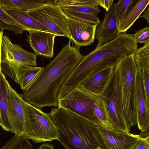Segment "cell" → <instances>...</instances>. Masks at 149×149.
Here are the masks:
<instances>
[{
	"mask_svg": "<svg viewBox=\"0 0 149 149\" xmlns=\"http://www.w3.org/2000/svg\"><path fill=\"white\" fill-rule=\"evenodd\" d=\"M26 13L57 36L70 39L66 24L67 16L54 1H45L42 5Z\"/></svg>",
	"mask_w": 149,
	"mask_h": 149,
	"instance_id": "obj_9",
	"label": "cell"
},
{
	"mask_svg": "<svg viewBox=\"0 0 149 149\" xmlns=\"http://www.w3.org/2000/svg\"><path fill=\"white\" fill-rule=\"evenodd\" d=\"M138 68L149 71V42L137 48L133 55Z\"/></svg>",
	"mask_w": 149,
	"mask_h": 149,
	"instance_id": "obj_23",
	"label": "cell"
},
{
	"mask_svg": "<svg viewBox=\"0 0 149 149\" xmlns=\"http://www.w3.org/2000/svg\"><path fill=\"white\" fill-rule=\"evenodd\" d=\"M137 43L133 35L121 33L109 42L84 56L66 79L72 88L78 87L85 79L107 68L115 66L126 56L134 54Z\"/></svg>",
	"mask_w": 149,
	"mask_h": 149,
	"instance_id": "obj_2",
	"label": "cell"
},
{
	"mask_svg": "<svg viewBox=\"0 0 149 149\" xmlns=\"http://www.w3.org/2000/svg\"><path fill=\"white\" fill-rule=\"evenodd\" d=\"M62 8L65 15L70 18L85 21L96 25H98L100 23L97 16L84 13L63 7Z\"/></svg>",
	"mask_w": 149,
	"mask_h": 149,
	"instance_id": "obj_24",
	"label": "cell"
},
{
	"mask_svg": "<svg viewBox=\"0 0 149 149\" xmlns=\"http://www.w3.org/2000/svg\"><path fill=\"white\" fill-rule=\"evenodd\" d=\"M149 4V0L138 1L129 13L118 22L120 33H124L130 29Z\"/></svg>",
	"mask_w": 149,
	"mask_h": 149,
	"instance_id": "obj_19",
	"label": "cell"
},
{
	"mask_svg": "<svg viewBox=\"0 0 149 149\" xmlns=\"http://www.w3.org/2000/svg\"><path fill=\"white\" fill-rule=\"evenodd\" d=\"M94 111L96 116L102 125L111 129L109 123L105 105L102 100L100 97H98L95 102Z\"/></svg>",
	"mask_w": 149,
	"mask_h": 149,
	"instance_id": "obj_27",
	"label": "cell"
},
{
	"mask_svg": "<svg viewBox=\"0 0 149 149\" xmlns=\"http://www.w3.org/2000/svg\"><path fill=\"white\" fill-rule=\"evenodd\" d=\"M26 41L35 53L47 58L54 55V48L55 34L48 32L36 30L27 31Z\"/></svg>",
	"mask_w": 149,
	"mask_h": 149,
	"instance_id": "obj_14",
	"label": "cell"
},
{
	"mask_svg": "<svg viewBox=\"0 0 149 149\" xmlns=\"http://www.w3.org/2000/svg\"><path fill=\"white\" fill-rule=\"evenodd\" d=\"M4 10L23 27L24 31L36 30L54 34L26 12L10 9Z\"/></svg>",
	"mask_w": 149,
	"mask_h": 149,
	"instance_id": "obj_18",
	"label": "cell"
},
{
	"mask_svg": "<svg viewBox=\"0 0 149 149\" xmlns=\"http://www.w3.org/2000/svg\"><path fill=\"white\" fill-rule=\"evenodd\" d=\"M137 43L146 44L149 42V27L146 26L139 30L136 31L133 35Z\"/></svg>",
	"mask_w": 149,
	"mask_h": 149,
	"instance_id": "obj_30",
	"label": "cell"
},
{
	"mask_svg": "<svg viewBox=\"0 0 149 149\" xmlns=\"http://www.w3.org/2000/svg\"><path fill=\"white\" fill-rule=\"evenodd\" d=\"M97 128L107 149H134L142 138L139 135L115 130L103 125Z\"/></svg>",
	"mask_w": 149,
	"mask_h": 149,
	"instance_id": "obj_11",
	"label": "cell"
},
{
	"mask_svg": "<svg viewBox=\"0 0 149 149\" xmlns=\"http://www.w3.org/2000/svg\"><path fill=\"white\" fill-rule=\"evenodd\" d=\"M48 114L58 132V140L65 149H107L97 126L58 107Z\"/></svg>",
	"mask_w": 149,
	"mask_h": 149,
	"instance_id": "obj_3",
	"label": "cell"
},
{
	"mask_svg": "<svg viewBox=\"0 0 149 149\" xmlns=\"http://www.w3.org/2000/svg\"><path fill=\"white\" fill-rule=\"evenodd\" d=\"M113 3L109 10L106 12L103 19L96 27L95 38L98 42L96 48L107 44L115 38L120 33Z\"/></svg>",
	"mask_w": 149,
	"mask_h": 149,
	"instance_id": "obj_13",
	"label": "cell"
},
{
	"mask_svg": "<svg viewBox=\"0 0 149 149\" xmlns=\"http://www.w3.org/2000/svg\"><path fill=\"white\" fill-rule=\"evenodd\" d=\"M66 24L70 36L69 41L80 47L93 43L97 25L67 16Z\"/></svg>",
	"mask_w": 149,
	"mask_h": 149,
	"instance_id": "obj_12",
	"label": "cell"
},
{
	"mask_svg": "<svg viewBox=\"0 0 149 149\" xmlns=\"http://www.w3.org/2000/svg\"><path fill=\"white\" fill-rule=\"evenodd\" d=\"M0 149H33L28 139L15 134Z\"/></svg>",
	"mask_w": 149,
	"mask_h": 149,
	"instance_id": "obj_25",
	"label": "cell"
},
{
	"mask_svg": "<svg viewBox=\"0 0 149 149\" xmlns=\"http://www.w3.org/2000/svg\"><path fill=\"white\" fill-rule=\"evenodd\" d=\"M44 0H0V6L4 9L17 10L25 12L43 5Z\"/></svg>",
	"mask_w": 149,
	"mask_h": 149,
	"instance_id": "obj_20",
	"label": "cell"
},
{
	"mask_svg": "<svg viewBox=\"0 0 149 149\" xmlns=\"http://www.w3.org/2000/svg\"><path fill=\"white\" fill-rule=\"evenodd\" d=\"M143 92L147 105L149 107V71L141 70Z\"/></svg>",
	"mask_w": 149,
	"mask_h": 149,
	"instance_id": "obj_29",
	"label": "cell"
},
{
	"mask_svg": "<svg viewBox=\"0 0 149 149\" xmlns=\"http://www.w3.org/2000/svg\"><path fill=\"white\" fill-rule=\"evenodd\" d=\"M0 29L3 32L8 30L16 35L22 33L24 31L23 27L7 13L0 6Z\"/></svg>",
	"mask_w": 149,
	"mask_h": 149,
	"instance_id": "obj_22",
	"label": "cell"
},
{
	"mask_svg": "<svg viewBox=\"0 0 149 149\" xmlns=\"http://www.w3.org/2000/svg\"><path fill=\"white\" fill-rule=\"evenodd\" d=\"M8 82L2 71L0 70V125L4 130L10 132L11 128L8 114Z\"/></svg>",
	"mask_w": 149,
	"mask_h": 149,
	"instance_id": "obj_17",
	"label": "cell"
},
{
	"mask_svg": "<svg viewBox=\"0 0 149 149\" xmlns=\"http://www.w3.org/2000/svg\"><path fill=\"white\" fill-rule=\"evenodd\" d=\"M149 7H148L146 9L144 10V12L143 15L140 16L138 18L143 17L145 19L148 24H149Z\"/></svg>",
	"mask_w": 149,
	"mask_h": 149,
	"instance_id": "obj_33",
	"label": "cell"
},
{
	"mask_svg": "<svg viewBox=\"0 0 149 149\" xmlns=\"http://www.w3.org/2000/svg\"><path fill=\"white\" fill-rule=\"evenodd\" d=\"M97 98L78 87L58 100V107L82 117L96 126L102 125L94 113L95 104Z\"/></svg>",
	"mask_w": 149,
	"mask_h": 149,
	"instance_id": "obj_8",
	"label": "cell"
},
{
	"mask_svg": "<svg viewBox=\"0 0 149 149\" xmlns=\"http://www.w3.org/2000/svg\"><path fill=\"white\" fill-rule=\"evenodd\" d=\"M65 45L49 63L44 67L37 79L24 91L23 99L40 109L58 107V95L65 79L83 58L80 47Z\"/></svg>",
	"mask_w": 149,
	"mask_h": 149,
	"instance_id": "obj_1",
	"label": "cell"
},
{
	"mask_svg": "<svg viewBox=\"0 0 149 149\" xmlns=\"http://www.w3.org/2000/svg\"><path fill=\"white\" fill-rule=\"evenodd\" d=\"M9 92L8 117L10 132L19 136H23L26 123L24 101L22 94L18 93L8 82Z\"/></svg>",
	"mask_w": 149,
	"mask_h": 149,
	"instance_id": "obj_10",
	"label": "cell"
},
{
	"mask_svg": "<svg viewBox=\"0 0 149 149\" xmlns=\"http://www.w3.org/2000/svg\"><path fill=\"white\" fill-rule=\"evenodd\" d=\"M115 66L105 68L88 77L82 82L78 87L88 93L99 97L110 80L114 70Z\"/></svg>",
	"mask_w": 149,
	"mask_h": 149,
	"instance_id": "obj_16",
	"label": "cell"
},
{
	"mask_svg": "<svg viewBox=\"0 0 149 149\" xmlns=\"http://www.w3.org/2000/svg\"><path fill=\"white\" fill-rule=\"evenodd\" d=\"M44 67L27 66L23 68L19 76V84L23 91L29 87L37 79Z\"/></svg>",
	"mask_w": 149,
	"mask_h": 149,
	"instance_id": "obj_21",
	"label": "cell"
},
{
	"mask_svg": "<svg viewBox=\"0 0 149 149\" xmlns=\"http://www.w3.org/2000/svg\"><path fill=\"white\" fill-rule=\"evenodd\" d=\"M61 7L96 16L100 11L98 6H72Z\"/></svg>",
	"mask_w": 149,
	"mask_h": 149,
	"instance_id": "obj_28",
	"label": "cell"
},
{
	"mask_svg": "<svg viewBox=\"0 0 149 149\" xmlns=\"http://www.w3.org/2000/svg\"><path fill=\"white\" fill-rule=\"evenodd\" d=\"M137 125L141 130L142 137L149 136V107L145 99L142 85L141 70L139 69L137 78L135 98Z\"/></svg>",
	"mask_w": 149,
	"mask_h": 149,
	"instance_id": "obj_15",
	"label": "cell"
},
{
	"mask_svg": "<svg viewBox=\"0 0 149 149\" xmlns=\"http://www.w3.org/2000/svg\"><path fill=\"white\" fill-rule=\"evenodd\" d=\"M99 97L105 105L111 129L129 132L123 114L118 73L115 67L110 80Z\"/></svg>",
	"mask_w": 149,
	"mask_h": 149,
	"instance_id": "obj_7",
	"label": "cell"
},
{
	"mask_svg": "<svg viewBox=\"0 0 149 149\" xmlns=\"http://www.w3.org/2000/svg\"><path fill=\"white\" fill-rule=\"evenodd\" d=\"M38 149H54L53 146L49 143L42 144Z\"/></svg>",
	"mask_w": 149,
	"mask_h": 149,
	"instance_id": "obj_34",
	"label": "cell"
},
{
	"mask_svg": "<svg viewBox=\"0 0 149 149\" xmlns=\"http://www.w3.org/2000/svg\"><path fill=\"white\" fill-rule=\"evenodd\" d=\"M22 46L13 43L6 35H3L1 42V69L18 84L22 69L27 66L37 65V56L24 49Z\"/></svg>",
	"mask_w": 149,
	"mask_h": 149,
	"instance_id": "obj_5",
	"label": "cell"
},
{
	"mask_svg": "<svg viewBox=\"0 0 149 149\" xmlns=\"http://www.w3.org/2000/svg\"><path fill=\"white\" fill-rule=\"evenodd\" d=\"M3 32L0 30V70L1 69V42L3 36Z\"/></svg>",
	"mask_w": 149,
	"mask_h": 149,
	"instance_id": "obj_35",
	"label": "cell"
},
{
	"mask_svg": "<svg viewBox=\"0 0 149 149\" xmlns=\"http://www.w3.org/2000/svg\"><path fill=\"white\" fill-rule=\"evenodd\" d=\"M134 149H149V136L142 137Z\"/></svg>",
	"mask_w": 149,
	"mask_h": 149,
	"instance_id": "obj_31",
	"label": "cell"
},
{
	"mask_svg": "<svg viewBox=\"0 0 149 149\" xmlns=\"http://www.w3.org/2000/svg\"><path fill=\"white\" fill-rule=\"evenodd\" d=\"M98 6H102L108 11L113 3V0H97Z\"/></svg>",
	"mask_w": 149,
	"mask_h": 149,
	"instance_id": "obj_32",
	"label": "cell"
},
{
	"mask_svg": "<svg viewBox=\"0 0 149 149\" xmlns=\"http://www.w3.org/2000/svg\"><path fill=\"white\" fill-rule=\"evenodd\" d=\"M137 0H120L115 4V13L117 23L131 10Z\"/></svg>",
	"mask_w": 149,
	"mask_h": 149,
	"instance_id": "obj_26",
	"label": "cell"
},
{
	"mask_svg": "<svg viewBox=\"0 0 149 149\" xmlns=\"http://www.w3.org/2000/svg\"><path fill=\"white\" fill-rule=\"evenodd\" d=\"M133 55L126 56L115 66L118 73L124 117L129 131L137 125L135 98L139 69Z\"/></svg>",
	"mask_w": 149,
	"mask_h": 149,
	"instance_id": "obj_4",
	"label": "cell"
},
{
	"mask_svg": "<svg viewBox=\"0 0 149 149\" xmlns=\"http://www.w3.org/2000/svg\"><path fill=\"white\" fill-rule=\"evenodd\" d=\"M26 123L22 136L35 143L58 140V132L48 113L24 101Z\"/></svg>",
	"mask_w": 149,
	"mask_h": 149,
	"instance_id": "obj_6",
	"label": "cell"
}]
</instances>
